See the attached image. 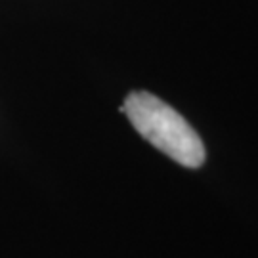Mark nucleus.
Wrapping results in <instances>:
<instances>
[{
	"label": "nucleus",
	"mask_w": 258,
	"mask_h": 258,
	"mask_svg": "<svg viewBox=\"0 0 258 258\" xmlns=\"http://www.w3.org/2000/svg\"><path fill=\"white\" fill-rule=\"evenodd\" d=\"M132 126L149 144L178 165L197 168L205 163L207 151L194 126L168 103L144 90L130 92L120 107Z\"/></svg>",
	"instance_id": "obj_1"
}]
</instances>
